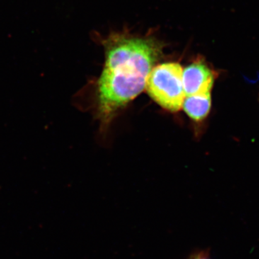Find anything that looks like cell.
Here are the masks:
<instances>
[{"instance_id":"3957f363","label":"cell","mask_w":259,"mask_h":259,"mask_svg":"<svg viewBox=\"0 0 259 259\" xmlns=\"http://www.w3.org/2000/svg\"><path fill=\"white\" fill-rule=\"evenodd\" d=\"M218 73L202 59H197L183 70L185 96L211 93Z\"/></svg>"},{"instance_id":"7a4b0ae2","label":"cell","mask_w":259,"mask_h":259,"mask_svg":"<svg viewBox=\"0 0 259 259\" xmlns=\"http://www.w3.org/2000/svg\"><path fill=\"white\" fill-rule=\"evenodd\" d=\"M183 69L178 63H164L154 66L148 75L146 90L158 105L175 112L182 108L185 99Z\"/></svg>"},{"instance_id":"6da1fadb","label":"cell","mask_w":259,"mask_h":259,"mask_svg":"<svg viewBox=\"0 0 259 259\" xmlns=\"http://www.w3.org/2000/svg\"><path fill=\"white\" fill-rule=\"evenodd\" d=\"M161 54V45L152 38L118 36L107 41L97 84L99 115L104 122L144 91Z\"/></svg>"},{"instance_id":"277c9868","label":"cell","mask_w":259,"mask_h":259,"mask_svg":"<svg viewBox=\"0 0 259 259\" xmlns=\"http://www.w3.org/2000/svg\"><path fill=\"white\" fill-rule=\"evenodd\" d=\"M212 107L211 93L185 97L182 108L192 120L199 122L208 116Z\"/></svg>"},{"instance_id":"5b68a950","label":"cell","mask_w":259,"mask_h":259,"mask_svg":"<svg viewBox=\"0 0 259 259\" xmlns=\"http://www.w3.org/2000/svg\"><path fill=\"white\" fill-rule=\"evenodd\" d=\"M191 259H209L208 257H207V253H200L199 254H197L194 255L193 258Z\"/></svg>"}]
</instances>
